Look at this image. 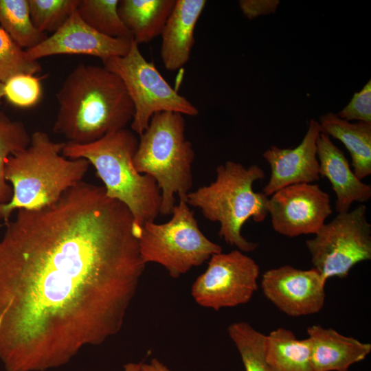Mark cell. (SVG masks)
<instances>
[{"instance_id": "1", "label": "cell", "mask_w": 371, "mask_h": 371, "mask_svg": "<svg viewBox=\"0 0 371 371\" xmlns=\"http://www.w3.org/2000/svg\"><path fill=\"white\" fill-rule=\"evenodd\" d=\"M0 239V361L45 371L122 329L146 264L133 217L83 181L18 210Z\"/></svg>"}, {"instance_id": "2", "label": "cell", "mask_w": 371, "mask_h": 371, "mask_svg": "<svg viewBox=\"0 0 371 371\" xmlns=\"http://www.w3.org/2000/svg\"><path fill=\"white\" fill-rule=\"evenodd\" d=\"M52 130L67 142L86 144L125 128L134 106L121 79L104 67L78 64L56 93Z\"/></svg>"}, {"instance_id": "3", "label": "cell", "mask_w": 371, "mask_h": 371, "mask_svg": "<svg viewBox=\"0 0 371 371\" xmlns=\"http://www.w3.org/2000/svg\"><path fill=\"white\" fill-rule=\"evenodd\" d=\"M66 142H55L36 131L27 148L9 156L5 177L12 196L0 204V220L8 222L14 211L36 210L56 202L63 194L85 176L89 162L62 155Z\"/></svg>"}, {"instance_id": "4", "label": "cell", "mask_w": 371, "mask_h": 371, "mask_svg": "<svg viewBox=\"0 0 371 371\" xmlns=\"http://www.w3.org/2000/svg\"><path fill=\"white\" fill-rule=\"evenodd\" d=\"M138 142L131 131L122 128L89 144L66 142L62 150L65 157L85 159L93 166L106 194L127 207L135 228L155 221L161 203V190L155 179L134 166Z\"/></svg>"}, {"instance_id": "5", "label": "cell", "mask_w": 371, "mask_h": 371, "mask_svg": "<svg viewBox=\"0 0 371 371\" xmlns=\"http://www.w3.org/2000/svg\"><path fill=\"white\" fill-rule=\"evenodd\" d=\"M216 171L215 181L189 192L186 201L206 219L220 223L218 234L227 244L244 253L253 251L258 244L247 240L241 230L248 220L260 223L269 214V196L253 189L254 182L265 177V172L256 164L246 168L232 161Z\"/></svg>"}, {"instance_id": "6", "label": "cell", "mask_w": 371, "mask_h": 371, "mask_svg": "<svg viewBox=\"0 0 371 371\" xmlns=\"http://www.w3.org/2000/svg\"><path fill=\"white\" fill-rule=\"evenodd\" d=\"M183 114L156 113L139 135L133 164L139 173L156 181L161 194L160 214H172L177 194L185 198L193 185L192 165L195 153L185 136Z\"/></svg>"}, {"instance_id": "7", "label": "cell", "mask_w": 371, "mask_h": 371, "mask_svg": "<svg viewBox=\"0 0 371 371\" xmlns=\"http://www.w3.org/2000/svg\"><path fill=\"white\" fill-rule=\"evenodd\" d=\"M172 215L166 223L145 222L135 230L142 261L159 264L178 278L223 249L201 231L185 198L179 199Z\"/></svg>"}, {"instance_id": "8", "label": "cell", "mask_w": 371, "mask_h": 371, "mask_svg": "<svg viewBox=\"0 0 371 371\" xmlns=\"http://www.w3.org/2000/svg\"><path fill=\"white\" fill-rule=\"evenodd\" d=\"M138 46L133 39L126 55L102 60L103 67L121 79L133 102L131 129L140 135L158 112L196 116L197 107L166 82L153 63L146 60Z\"/></svg>"}, {"instance_id": "9", "label": "cell", "mask_w": 371, "mask_h": 371, "mask_svg": "<svg viewBox=\"0 0 371 371\" xmlns=\"http://www.w3.org/2000/svg\"><path fill=\"white\" fill-rule=\"evenodd\" d=\"M311 263L327 280L346 278L358 263L371 259V225L366 206L337 213L313 238L306 240Z\"/></svg>"}, {"instance_id": "10", "label": "cell", "mask_w": 371, "mask_h": 371, "mask_svg": "<svg viewBox=\"0 0 371 371\" xmlns=\"http://www.w3.org/2000/svg\"><path fill=\"white\" fill-rule=\"evenodd\" d=\"M260 267L244 252L234 249L214 254L206 270L194 282L191 294L196 304L218 311L250 301L258 288Z\"/></svg>"}, {"instance_id": "11", "label": "cell", "mask_w": 371, "mask_h": 371, "mask_svg": "<svg viewBox=\"0 0 371 371\" xmlns=\"http://www.w3.org/2000/svg\"><path fill=\"white\" fill-rule=\"evenodd\" d=\"M268 212L277 233L293 238L315 234L333 213L328 194L316 183H297L269 197Z\"/></svg>"}, {"instance_id": "12", "label": "cell", "mask_w": 371, "mask_h": 371, "mask_svg": "<svg viewBox=\"0 0 371 371\" xmlns=\"http://www.w3.org/2000/svg\"><path fill=\"white\" fill-rule=\"evenodd\" d=\"M326 280L315 268L300 269L283 265L262 276V293L280 311L291 317L319 313L325 299Z\"/></svg>"}, {"instance_id": "13", "label": "cell", "mask_w": 371, "mask_h": 371, "mask_svg": "<svg viewBox=\"0 0 371 371\" xmlns=\"http://www.w3.org/2000/svg\"><path fill=\"white\" fill-rule=\"evenodd\" d=\"M132 40L111 38L98 32L76 11L50 36L25 52L27 58L33 61L60 54L88 55L104 60L126 55Z\"/></svg>"}, {"instance_id": "14", "label": "cell", "mask_w": 371, "mask_h": 371, "mask_svg": "<svg viewBox=\"0 0 371 371\" xmlns=\"http://www.w3.org/2000/svg\"><path fill=\"white\" fill-rule=\"evenodd\" d=\"M321 133L317 121L311 119L301 143L294 148L272 146L262 154L271 168V175L262 193L270 196L290 185L313 183L319 180L317 139Z\"/></svg>"}, {"instance_id": "15", "label": "cell", "mask_w": 371, "mask_h": 371, "mask_svg": "<svg viewBox=\"0 0 371 371\" xmlns=\"http://www.w3.org/2000/svg\"><path fill=\"white\" fill-rule=\"evenodd\" d=\"M319 176L331 183L337 199V213L349 211L355 202L365 203L371 198V186L360 180L351 169L348 159L330 137L320 133L317 139Z\"/></svg>"}, {"instance_id": "16", "label": "cell", "mask_w": 371, "mask_h": 371, "mask_svg": "<svg viewBox=\"0 0 371 371\" xmlns=\"http://www.w3.org/2000/svg\"><path fill=\"white\" fill-rule=\"evenodd\" d=\"M306 332L313 371H348L371 352L370 343L345 336L332 328L314 324Z\"/></svg>"}, {"instance_id": "17", "label": "cell", "mask_w": 371, "mask_h": 371, "mask_svg": "<svg viewBox=\"0 0 371 371\" xmlns=\"http://www.w3.org/2000/svg\"><path fill=\"white\" fill-rule=\"evenodd\" d=\"M206 4L205 0H176L161 34V58L167 70H178L190 60L194 30Z\"/></svg>"}, {"instance_id": "18", "label": "cell", "mask_w": 371, "mask_h": 371, "mask_svg": "<svg viewBox=\"0 0 371 371\" xmlns=\"http://www.w3.org/2000/svg\"><path fill=\"white\" fill-rule=\"evenodd\" d=\"M176 0H120V19L139 45L161 36Z\"/></svg>"}, {"instance_id": "19", "label": "cell", "mask_w": 371, "mask_h": 371, "mask_svg": "<svg viewBox=\"0 0 371 371\" xmlns=\"http://www.w3.org/2000/svg\"><path fill=\"white\" fill-rule=\"evenodd\" d=\"M321 133L339 139L348 149L353 172L362 180L371 174V124L350 123L329 112L318 122Z\"/></svg>"}, {"instance_id": "20", "label": "cell", "mask_w": 371, "mask_h": 371, "mask_svg": "<svg viewBox=\"0 0 371 371\" xmlns=\"http://www.w3.org/2000/svg\"><path fill=\"white\" fill-rule=\"evenodd\" d=\"M265 356L270 371H313L308 339H297L288 328L266 335Z\"/></svg>"}, {"instance_id": "21", "label": "cell", "mask_w": 371, "mask_h": 371, "mask_svg": "<svg viewBox=\"0 0 371 371\" xmlns=\"http://www.w3.org/2000/svg\"><path fill=\"white\" fill-rule=\"evenodd\" d=\"M0 26L22 49L34 47L47 37L34 25L28 0H0Z\"/></svg>"}, {"instance_id": "22", "label": "cell", "mask_w": 371, "mask_h": 371, "mask_svg": "<svg viewBox=\"0 0 371 371\" xmlns=\"http://www.w3.org/2000/svg\"><path fill=\"white\" fill-rule=\"evenodd\" d=\"M119 0H79L76 11L98 32L115 38H133L120 17Z\"/></svg>"}, {"instance_id": "23", "label": "cell", "mask_w": 371, "mask_h": 371, "mask_svg": "<svg viewBox=\"0 0 371 371\" xmlns=\"http://www.w3.org/2000/svg\"><path fill=\"white\" fill-rule=\"evenodd\" d=\"M227 333L240 354L245 371H270L265 356L266 335L245 322L231 324Z\"/></svg>"}, {"instance_id": "24", "label": "cell", "mask_w": 371, "mask_h": 371, "mask_svg": "<svg viewBox=\"0 0 371 371\" xmlns=\"http://www.w3.org/2000/svg\"><path fill=\"white\" fill-rule=\"evenodd\" d=\"M31 135L25 125L19 121H12L0 113V204L9 202L12 196V188L5 177V162L9 156L28 146Z\"/></svg>"}, {"instance_id": "25", "label": "cell", "mask_w": 371, "mask_h": 371, "mask_svg": "<svg viewBox=\"0 0 371 371\" xmlns=\"http://www.w3.org/2000/svg\"><path fill=\"white\" fill-rule=\"evenodd\" d=\"M79 0H28L34 25L41 32L54 33L76 11Z\"/></svg>"}, {"instance_id": "26", "label": "cell", "mask_w": 371, "mask_h": 371, "mask_svg": "<svg viewBox=\"0 0 371 371\" xmlns=\"http://www.w3.org/2000/svg\"><path fill=\"white\" fill-rule=\"evenodd\" d=\"M41 71L38 62L29 60L25 52L0 26V82L18 74L34 75Z\"/></svg>"}, {"instance_id": "27", "label": "cell", "mask_w": 371, "mask_h": 371, "mask_svg": "<svg viewBox=\"0 0 371 371\" xmlns=\"http://www.w3.org/2000/svg\"><path fill=\"white\" fill-rule=\"evenodd\" d=\"M41 78L30 74H18L3 83L4 97L14 106L30 108L42 97Z\"/></svg>"}, {"instance_id": "28", "label": "cell", "mask_w": 371, "mask_h": 371, "mask_svg": "<svg viewBox=\"0 0 371 371\" xmlns=\"http://www.w3.org/2000/svg\"><path fill=\"white\" fill-rule=\"evenodd\" d=\"M346 121L358 120L371 124V80L354 94L350 102L337 114Z\"/></svg>"}, {"instance_id": "29", "label": "cell", "mask_w": 371, "mask_h": 371, "mask_svg": "<svg viewBox=\"0 0 371 371\" xmlns=\"http://www.w3.org/2000/svg\"><path fill=\"white\" fill-rule=\"evenodd\" d=\"M278 0H240L239 6L243 14L251 20L259 16L276 12Z\"/></svg>"}, {"instance_id": "30", "label": "cell", "mask_w": 371, "mask_h": 371, "mask_svg": "<svg viewBox=\"0 0 371 371\" xmlns=\"http://www.w3.org/2000/svg\"><path fill=\"white\" fill-rule=\"evenodd\" d=\"M122 371H172L156 358L149 363H128L124 366Z\"/></svg>"}, {"instance_id": "31", "label": "cell", "mask_w": 371, "mask_h": 371, "mask_svg": "<svg viewBox=\"0 0 371 371\" xmlns=\"http://www.w3.org/2000/svg\"><path fill=\"white\" fill-rule=\"evenodd\" d=\"M3 97H4L3 83L0 82V101Z\"/></svg>"}]
</instances>
